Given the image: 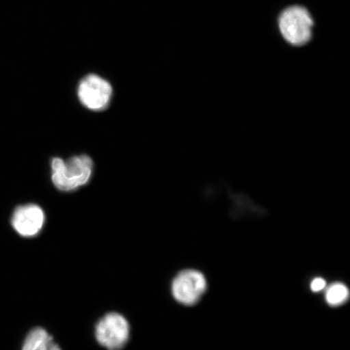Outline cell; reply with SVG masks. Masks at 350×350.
<instances>
[{
  "label": "cell",
  "mask_w": 350,
  "mask_h": 350,
  "mask_svg": "<svg viewBox=\"0 0 350 350\" xmlns=\"http://www.w3.org/2000/svg\"><path fill=\"white\" fill-rule=\"evenodd\" d=\"M51 179L61 191H73L87 185L93 173V161L88 155L73 156L67 161L55 157L51 163Z\"/></svg>",
  "instance_id": "6da1fadb"
},
{
  "label": "cell",
  "mask_w": 350,
  "mask_h": 350,
  "mask_svg": "<svg viewBox=\"0 0 350 350\" xmlns=\"http://www.w3.org/2000/svg\"><path fill=\"white\" fill-rule=\"evenodd\" d=\"M314 21L304 7L286 8L279 17V29L282 37L292 46L306 45L312 36Z\"/></svg>",
  "instance_id": "7a4b0ae2"
},
{
  "label": "cell",
  "mask_w": 350,
  "mask_h": 350,
  "mask_svg": "<svg viewBox=\"0 0 350 350\" xmlns=\"http://www.w3.org/2000/svg\"><path fill=\"white\" fill-rule=\"evenodd\" d=\"M95 338L107 350H120L130 338L129 323L119 313H108L96 325Z\"/></svg>",
  "instance_id": "3957f363"
},
{
  "label": "cell",
  "mask_w": 350,
  "mask_h": 350,
  "mask_svg": "<svg viewBox=\"0 0 350 350\" xmlns=\"http://www.w3.org/2000/svg\"><path fill=\"white\" fill-rule=\"evenodd\" d=\"M113 89L109 82L95 74H90L79 84L77 94L83 106L90 111H104L112 98Z\"/></svg>",
  "instance_id": "277c9868"
},
{
  "label": "cell",
  "mask_w": 350,
  "mask_h": 350,
  "mask_svg": "<svg viewBox=\"0 0 350 350\" xmlns=\"http://www.w3.org/2000/svg\"><path fill=\"white\" fill-rule=\"evenodd\" d=\"M207 282L204 275L196 270L179 273L172 282V294L179 304L191 306L197 303L206 291Z\"/></svg>",
  "instance_id": "5b68a950"
},
{
  "label": "cell",
  "mask_w": 350,
  "mask_h": 350,
  "mask_svg": "<svg viewBox=\"0 0 350 350\" xmlns=\"http://www.w3.org/2000/svg\"><path fill=\"white\" fill-rule=\"evenodd\" d=\"M46 217L38 205L29 204L21 205L12 214L13 228L22 237L32 238L40 233L45 224Z\"/></svg>",
  "instance_id": "8992f818"
},
{
  "label": "cell",
  "mask_w": 350,
  "mask_h": 350,
  "mask_svg": "<svg viewBox=\"0 0 350 350\" xmlns=\"http://www.w3.org/2000/svg\"><path fill=\"white\" fill-rule=\"evenodd\" d=\"M52 342L53 338L46 330L36 327L26 336L22 350H48Z\"/></svg>",
  "instance_id": "52a82bcc"
},
{
  "label": "cell",
  "mask_w": 350,
  "mask_h": 350,
  "mask_svg": "<svg viewBox=\"0 0 350 350\" xmlns=\"http://www.w3.org/2000/svg\"><path fill=\"white\" fill-rule=\"evenodd\" d=\"M349 291L343 283L336 282L332 284L326 291V301L332 306L342 305L349 299Z\"/></svg>",
  "instance_id": "ba28073f"
},
{
  "label": "cell",
  "mask_w": 350,
  "mask_h": 350,
  "mask_svg": "<svg viewBox=\"0 0 350 350\" xmlns=\"http://www.w3.org/2000/svg\"><path fill=\"white\" fill-rule=\"evenodd\" d=\"M326 287V282L325 279L321 278H314L310 284V288L313 292L322 291Z\"/></svg>",
  "instance_id": "9c48e42d"
},
{
  "label": "cell",
  "mask_w": 350,
  "mask_h": 350,
  "mask_svg": "<svg viewBox=\"0 0 350 350\" xmlns=\"http://www.w3.org/2000/svg\"><path fill=\"white\" fill-rule=\"evenodd\" d=\"M48 350H61V349L59 347V345H57L56 343H55L53 341V342L51 343L49 349H48Z\"/></svg>",
  "instance_id": "30bf717a"
}]
</instances>
